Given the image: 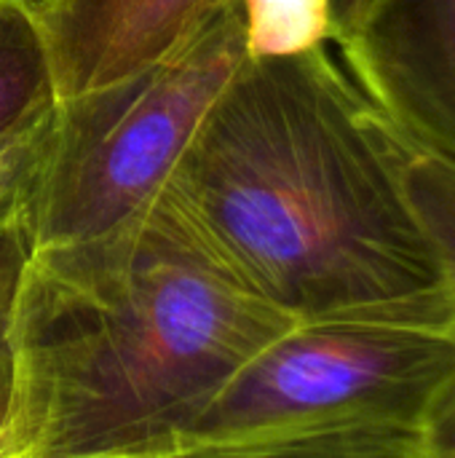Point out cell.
<instances>
[{"label":"cell","mask_w":455,"mask_h":458,"mask_svg":"<svg viewBox=\"0 0 455 458\" xmlns=\"http://www.w3.org/2000/svg\"><path fill=\"white\" fill-rule=\"evenodd\" d=\"M413 156L327 43L249 54L158 199L303 322L445 290L408 188Z\"/></svg>","instance_id":"1"},{"label":"cell","mask_w":455,"mask_h":458,"mask_svg":"<svg viewBox=\"0 0 455 458\" xmlns=\"http://www.w3.org/2000/svg\"><path fill=\"white\" fill-rule=\"evenodd\" d=\"M295 322L161 199L94 239L32 250L11 325L0 458L137 454Z\"/></svg>","instance_id":"2"},{"label":"cell","mask_w":455,"mask_h":458,"mask_svg":"<svg viewBox=\"0 0 455 458\" xmlns=\"http://www.w3.org/2000/svg\"><path fill=\"white\" fill-rule=\"evenodd\" d=\"M455 384V309L432 295L295 322L169 437L121 458H201L322 427H424Z\"/></svg>","instance_id":"3"},{"label":"cell","mask_w":455,"mask_h":458,"mask_svg":"<svg viewBox=\"0 0 455 458\" xmlns=\"http://www.w3.org/2000/svg\"><path fill=\"white\" fill-rule=\"evenodd\" d=\"M249 56L244 0L105 86L56 99L46 156L19 199L29 250L94 239L147 209Z\"/></svg>","instance_id":"4"},{"label":"cell","mask_w":455,"mask_h":458,"mask_svg":"<svg viewBox=\"0 0 455 458\" xmlns=\"http://www.w3.org/2000/svg\"><path fill=\"white\" fill-rule=\"evenodd\" d=\"M338 48L389 123L455 169V0H373Z\"/></svg>","instance_id":"5"},{"label":"cell","mask_w":455,"mask_h":458,"mask_svg":"<svg viewBox=\"0 0 455 458\" xmlns=\"http://www.w3.org/2000/svg\"><path fill=\"white\" fill-rule=\"evenodd\" d=\"M231 0H56L38 16L56 99L145 67Z\"/></svg>","instance_id":"6"},{"label":"cell","mask_w":455,"mask_h":458,"mask_svg":"<svg viewBox=\"0 0 455 458\" xmlns=\"http://www.w3.org/2000/svg\"><path fill=\"white\" fill-rule=\"evenodd\" d=\"M56 105L54 67L38 19L0 3V134Z\"/></svg>","instance_id":"7"},{"label":"cell","mask_w":455,"mask_h":458,"mask_svg":"<svg viewBox=\"0 0 455 458\" xmlns=\"http://www.w3.org/2000/svg\"><path fill=\"white\" fill-rule=\"evenodd\" d=\"M201 458H434L424 427L362 421L295 432Z\"/></svg>","instance_id":"8"},{"label":"cell","mask_w":455,"mask_h":458,"mask_svg":"<svg viewBox=\"0 0 455 458\" xmlns=\"http://www.w3.org/2000/svg\"><path fill=\"white\" fill-rule=\"evenodd\" d=\"M249 54H287L330 43L327 0H244Z\"/></svg>","instance_id":"9"},{"label":"cell","mask_w":455,"mask_h":458,"mask_svg":"<svg viewBox=\"0 0 455 458\" xmlns=\"http://www.w3.org/2000/svg\"><path fill=\"white\" fill-rule=\"evenodd\" d=\"M408 188L437 250L455 309V169L416 150L408 169Z\"/></svg>","instance_id":"10"},{"label":"cell","mask_w":455,"mask_h":458,"mask_svg":"<svg viewBox=\"0 0 455 458\" xmlns=\"http://www.w3.org/2000/svg\"><path fill=\"white\" fill-rule=\"evenodd\" d=\"M29 239L19 209L0 215V432L5 427L11 397H13V349H11V325L19 284L29 260Z\"/></svg>","instance_id":"11"},{"label":"cell","mask_w":455,"mask_h":458,"mask_svg":"<svg viewBox=\"0 0 455 458\" xmlns=\"http://www.w3.org/2000/svg\"><path fill=\"white\" fill-rule=\"evenodd\" d=\"M54 107L0 134V215L13 209L32 182L51 140Z\"/></svg>","instance_id":"12"},{"label":"cell","mask_w":455,"mask_h":458,"mask_svg":"<svg viewBox=\"0 0 455 458\" xmlns=\"http://www.w3.org/2000/svg\"><path fill=\"white\" fill-rule=\"evenodd\" d=\"M426 443L434 458H455V384L451 392L434 405L426 424Z\"/></svg>","instance_id":"13"},{"label":"cell","mask_w":455,"mask_h":458,"mask_svg":"<svg viewBox=\"0 0 455 458\" xmlns=\"http://www.w3.org/2000/svg\"><path fill=\"white\" fill-rule=\"evenodd\" d=\"M373 0H327L330 13V43L341 46L365 19Z\"/></svg>","instance_id":"14"},{"label":"cell","mask_w":455,"mask_h":458,"mask_svg":"<svg viewBox=\"0 0 455 458\" xmlns=\"http://www.w3.org/2000/svg\"><path fill=\"white\" fill-rule=\"evenodd\" d=\"M0 3H8V5H19V8H24V11H29L35 19L40 16V13H46L56 0H0Z\"/></svg>","instance_id":"15"},{"label":"cell","mask_w":455,"mask_h":458,"mask_svg":"<svg viewBox=\"0 0 455 458\" xmlns=\"http://www.w3.org/2000/svg\"><path fill=\"white\" fill-rule=\"evenodd\" d=\"M102 458H107V456H102Z\"/></svg>","instance_id":"16"}]
</instances>
